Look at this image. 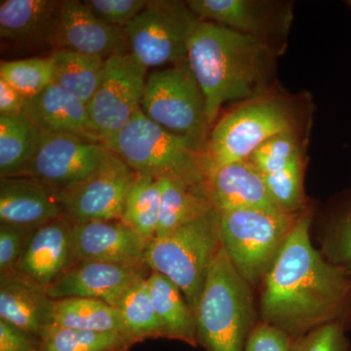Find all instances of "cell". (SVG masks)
<instances>
[{"instance_id": "1", "label": "cell", "mask_w": 351, "mask_h": 351, "mask_svg": "<svg viewBox=\"0 0 351 351\" xmlns=\"http://www.w3.org/2000/svg\"><path fill=\"white\" fill-rule=\"evenodd\" d=\"M311 225V214L306 209L258 286L261 322L293 341L343 321L351 307V274L314 248Z\"/></svg>"}, {"instance_id": "2", "label": "cell", "mask_w": 351, "mask_h": 351, "mask_svg": "<svg viewBox=\"0 0 351 351\" xmlns=\"http://www.w3.org/2000/svg\"><path fill=\"white\" fill-rule=\"evenodd\" d=\"M272 62L267 39L199 21L189 38L188 63L206 98L210 125L226 101L261 96Z\"/></svg>"}, {"instance_id": "3", "label": "cell", "mask_w": 351, "mask_h": 351, "mask_svg": "<svg viewBox=\"0 0 351 351\" xmlns=\"http://www.w3.org/2000/svg\"><path fill=\"white\" fill-rule=\"evenodd\" d=\"M252 289L221 246L195 309L198 345L206 351H245L258 324Z\"/></svg>"}, {"instance_id": "4", "label": "cell", "mask_w": 351, "mask_h": 351, "mask_svg": "<svg viewBox=\"0 0 351 351\" xmlns=\"http://www.w3.org/2000/svg\"><path fill=\"white\" fill-rule=\"evenodd\" d=\"M104 144L138 175L205 186L204 145L166 130L147 119L141 108L122 130Z\"/></svg>"}, {"instance_id": "5", "label": "cell", "mask_w": 351, "mask_h": 351, "mask_svg": "<svg viewBox=\"0 0 351 351\" xmlns=\"http://www.w3.org/2000/svg\"><path fill=\"white\" fill-rule=\"evenodd\" d=\"M219 223V212L215 208L169 234L154 237L145 250L147 267L177 285L193 314L208 270L221 246Z\"/></svg>"}, {"instance_id": "6", "label": "cell", "mask_w": 351, "mask_h": 351, "mask_svg": "<svg viewBox=\"0 0 351 351\" xmlns=\"http://www.w3.org/2000/svg\"><path fill=\"white\" fill-rule=\"evenodd\" d=\"M300 214H288L276 208H248L219 212L221 245L240 276L258 287Z\"/></svg>"}, {"instance_id": "7", "label": "cell", "mask_w": 351, "mask_h": 351, "mask_svg": "<svg viewBox=\"0 0 351 351\" xmlns=\"http://www.w3.org/2000/svg\"><path fill=\"white\" fill-rule=\"evenodd\" d=\"M295 113L277 97L260 96L225 115L210 133L202 154L205 175L248 159L265 141L295 132Z\"/></svg>"}, {"instance_id": "8", "label": "cell", "mask_w": 351, "mask_h": 351, "mask_svg": "<svg viewBox=\"0 0 351 351\" xmlns=\"http://www.w3.org/2000/svg\"><path fill=\"white\" fill-rule=\"evenodd\" d=\"M141 110L166 130L206 145L211 126L206 98L188 62L147 76Z\"/></svg>"}, {"instance_id": "9", "label": "cell", "mask_w": 351, "mask_h": 351, "mask_svg": "<svg viewBox=\"0 0 351 351\" xmlns=\"http://www.w3.org/2000/svg\"><path fill=\"white\" fill-rule=\"evenodd\" d=\"M199 21L186 2L149 0L125 27L129 52L147 69L186 63L189 38Z\"/></svg>"}, {"instance_id": "10", "label": "cell", "mask_w": 351, "mask_h": 351, "mask_svg": "<svg viewBox=\"0 0 351 351\" xmlns=\"http://www.w3.org/2000/svg\"><path fill=\"white\" fill-rule=\"evenodd\" d=\"M147 71L130 52L106 60L100 86L87 105L101 142L122 130L141 108Z\"/></svg>"}, {"instance_id": "11", "label": "cell", "mask_w": 351, "mask_h": 351, "mask_svg": "<svg viewBox=\"0 0 351 351\" xmlns=\"http://www.w3.org/2000/svg\"><path fill=\"white\" fill-rule=\"evenodd\" d=\"M137 173L110 152L94 172L58 193L64 214L75 223L121 221L124 205Z\"/></svg>"}, {"instance_id": "12", "label": "cell", "mask_w": 351, "mask_h": 351, "mask_svg": "<svg viewBox=\"0 0 351 351\" xmlns=\"http://www.w3.org/2000/svg\"><path fill=\"white\" fill-rule=\"evenodd\" d=\"M104 143L41 131L40 144L25 176L59 193L84 180L110 154Z\"/></svg>"}, {"instance_id": "13", "label": "cell", "mask_w": 351, "mask_h": 351, "mask_svg": "<svg viewBox=\"0 0 351 351\" xmlns=\"http://www.w3.org/2000/svg\"><path fill=\"white\" fill-rule=\"evenodd\" d=\"M147 265L80 258L46 290L51 300L86 298L117 307L127 291L151 274Z\"/></svg>"}, {"instance_id": "14", "label": "cell", "mask_w": 351, "mask_h": 351, "mask_svg": "<svg viewBox=\"0 0 351 351\" xmlns=\"http://www.w3.org/2000/svg\"><path fill=\"white\" fill-rule=\"evenodd\" d=\"M78 260L75 223L64 215L32 232L17 272L47 288Z\"/></svg>"}, {"instance_id": "15", "label": "cell", "mask_w": 351, "mask_h": 351, "mask_svg": "<svg viewBox=\"0 0 351 351\" xmlns=\"http://www.w3.org/2000/svg\"><path fill=\"white\" fill-rule=\"evenodd\" d=\"M125 29L104 22L83 1H61L54 50L73 51L107 60L128 53Z\"/></svg>"}, {"instance_id": "16", "label": "cell", "mask_w": 351, "mask_h": 351, "mask_svg": "<svg viewBox=\"0 0 351 351\" xmlns=\"http://www.w3.org/2000/svg\"><path fill=\"white\" fill-rule=\"evenodd\" d=\"M191 10L200 20L209 21L233 31L267 39L269 34L285 32L288 11L274 2L257 0H189Z\"/></svg>"}, {"instance_id": "17", "label": "cell", "mask_w": 351, "mask_h": 351, "mask_svg": "<svg viewBox=\"0 0 351 351\" xmlns=\"http://www.w3.org/2000/svg\"><path fill=\"white\" fill-rule=\"evenodd\" d=\"M75 241L80 258L147 265L145 255L149 243L122 221L75 223Z\"/></svg>"}, {"instance_id": "18", "label": "cell", "mask_w": 351, "mask_h": 351, "mask_svg": "<svg viewBox=\"0 0 351 351\" xmlns=\"http://www.w3.org/2000/svg\"><path fill=\"white\" fill-rule=\"evenodd\" d=\"M64 215L58 193L38 180L0 179V223L34 230Z\"/></svg>"}, {"instance_id": "19", "label": "cell", "mask_w": 351, "mask_h": 351, "mask_svg": "<svg viewBox=\"0 0 351 351\" xmlns=\"http://www.w3.org/2000/svg\"><path fill=\"white\" fill-rule=\"evenodd\" d=\"M208 196L219 212L248 208H277L267 193L263 176L248 160L212 170L205 182Z\"/></svg>"}, {"instance_id": "20", "label": "cell", "mask_w": 351, "mask_h": 351, "mask_svg": "<svg viewBox=\"0 0 351 351\" xmlns=\"http://www.w3.org/2000/svg\"><path fill=\"white\" fill-rule=\"evenodd\" d=\"M23 113L41 131L103 143L95 131L87 105L55 83L38 96L27 99Z\"/></svg>"}, {"instance_id": "21", "label": "cell", "mask_w": 351, "mask_h": 351, "mask_svg": "<svg viewBox=\"0 0 351 351\" xmlns=\"http://www.w3.org/2000/svg\"><path fill=\"white\" fill-rule=\"evenodd\" d=\"M53 309L45 286L17 271L0 276V319L39 336L53 324Z\"/></svg>"}, {"instance_id": "22", "label": "cell", "mask_w": 351, "mask_h": 351, "mask_svg": "<svg viewBox=\"0 0 351 351\" xmlns=\"http://www.w3.org/2000/svg\"><path fill=\"white\" fill-rule=\"evenodd\" d=\"M61 1L2 0L0 38L10 43L49 44L54 47Z\"/></svg>"}, {"instance_id": "23", "label": "cell", "mask_w": 351, "mask_h": 351, "mask_svg": "<svg viewBox=\"0 0 351 351\" xmlns=\"http://www.w3.org/2000/svg\"><path fill=\"white\" fill-rule=\"evenodd\" d=\"M147 282L157 317L162 326L164 338L197 346L195 314L181 290L158 272L151 271Z\"/></svg>"}, {"instance_id": "24", "label": "cell", "mask_w": 351, "mask_h": 351, "mask_svg": "<svg viewBox=\"0 0 351 351\" xmlns=\"http://www.w3.org/2000/svg\"><path fill=\"white\" fill-rule=\"evenodd\" d=\"M41 130L22 113L0 117V179L25 176L40 144Z\"/></svg>"}, {"instance_id": "25", "label": "cell", "mask_w": 351, "mask_h": 351, "mask_svg": "<svg viewBox=\"0 0 351 351\" xmlns=\"http://www.w3.org/2000/svg\"><path fill=\"white\" fill-rule=\"evenodd\" d=\"M161 210L156 237H164L215 209L206 186H191L170 179H158Z\"/></svg>"}, {"instance_id": "26", "label": "cell", "mask_w": 351, "mask_h": 351, "mask_svg": "<svg viewBox=\"0 0 351 351\" xmlns=\"http://www.w3.org/2000/svg\"><path fill=\"white\" fill-rule=\"evenodd\" d=\"M54 83L88 105L100 86L106 60L73 51L53 50Z\"/></svg>"}, {"instance_id": "27", "label": "cell", "mask_w": 351, "mask_h": 351, "mask_svg": "<svg viewBox=\"0 0 351 351\" xmlns=\"http://www.w3.org/2000/svg\"><path fill=\"white\" fill-rule=\"evenodd\" d=\"M53 324L85 331L119 332L129 338L119 311L99 300L86 298L54 300Z\"/></svg>"}, {"instance_id": "28", "label": "cell", "mask_w": 351, "mask_h": 351, "mask_svg": "<svg viewBox=\"0 0 351 351\" xmlns=\"http://www.w3.org/2000/svg\"><path fill=\"white\" fill-rule=\"evenodd\" d=\"M160 210L158 180L138 175L127 195L121 221L149 243L156 237Z\"/></svg>"}, {"instance_id": "29", "label": "cell", "mask_w": 351, "mask_h": 351, "mask_svg": "<svg viewBox=\"0 0 351 351\" xmlns=\"http://www.w3.org/2000/svg\"><path fill=\"white\" fill-rule=\"evenodd\" d=\"M38 337L43 351H128L135 343L119 332L85 331L54 324L44 328Z\"/></svg>"}, {"instance_id": "30", "label": "cell", "mask_w": 351, "mask_h": 351, "mask_svg": "<svg viewBox=\"0 0 351 351\" xmlns=\"http://www.w3.org/2000/svg\"><path fill=\"white\" fill-rule=\"evenodd\" d=\"M115 308L119 311L127 336L134 343L145 339L164 338L162 326L149 295L147 278L132 286Z\"/></svg>"}, {"instance_id": "31", "label": "cell", "mask_w": 351, "mask_h": 351, "mask_svg": "<svg viewBox=\"0 0 351 351\" xmlns=\"http://www.w3.org/2000/svg\"><path fill=\"white\" fill-rule=\"evenodd\" d=\"M0 77L20 92L25 99L34 98L54 83L52 60L47 58L2 61Z\"/></svg>"}, {"instance_id": "32", "label": "cell", "mask_w": 351, "mask_h": 351, "mask_svg": "<svg viewBox=\"0 0 351 351\" xmlns=\"http://www.w3.org/2000/svg\"><path fill=\"white\" fill-rule=\"evenodd\" d=\"M304 169L302 158L285 169L263 176L270 199L277 209L288 214H299L306 210Z\"/></svg>"}, {"instance_id": "33", "label": "cell", "mask_w": 351, "mask_h": 351, "mask_svg": "<svg viewBox=\"0 0 351 351\" xmlns=\"http://www.w3.org/2000/svg\"><path fill=\"white\" fill-rule=\"evenodd\" d=\"M302 158L301 147L295 132L279 134L265 141L248 160L263 176L285 169Z\"/></svg>"}, {"instance_id": "34", "label": "cell", "mask_w": 351, "mask_h": 351, "mask_svg": "<svg viewBox=\"0 0 351 351\" xmlns=\"http://www.w3.org/2000/svg\"><path fill=\"white\" fill-rule=\"evenodd\" d=\"M322 254L351 274V201L330 221L323 239Z\"/></svg>"}, {"instance_id": "35", "label": "cell", "mask_w": 351, "mask_h": 351, "mask_svg": "<svg viewBox=\"0 0 351 351\" xmlns=\"http://www.w3.org/2000/svg\"><path fill=\"white\" fill-rule=\"evenodd\" d=\"M290 351H350L343 321L328 323L294 339Z\"/></svg>"}, {"instance_id": "36", "label": "cell", "mask_w": 351, "mask_h": 351, "mask_svg": "<svg viewBox=\"0 0 351 351\" xmlns=\"http://www.w3.org/2000/svg\"><path fill=\"white\" fill-rule=\"evenodd\" d=\"M34 230L0 223V276L17 271L25 245Z\"/></svg>"}, {"instance_id": "37", "label": "cell", "mask_w": 351, "mask_h": 351, "mask_svg": "<svg viewBox=\"0 0 351 351\" xmlns=\"http://www.w3.org/2000/svg\"><path fill=\"white\" fill-rule=\"evenodd\" d=\"M101 21L125 29L147 6V0H86L83 1Z\"/></svg>"}, {"instance_id": "38", "label": "cell", "mask_w": 351, "mask_h": 351, "mask_svg": "<svg viewBox=\"0 0 351 351\" xmlns=\"http://www.w3.org/2000/svg\"><path fill=\"white\" fill-rule=\"evenodd\" d=\"M292 343L286 332L260 321L251 332L245 351H290Z\"/></svg>"}, {"instance_id": "39", "label": "cell", "mask_w": 351, "mask_h": 351, "mask_svg": "<svg viewBox=\"0 0 351 351\" xmlns=\"http://www.w3.org/2000/svg\"><path fill=\"white\" fill-rule=\"evenodd\" d=\"M0 351H43L38 336L0 319Z\"/></svg>"}, {"instance_id": "40", "label": "cell", "mask_w": 351, "mask_h": 351, "mask_svg": "<svg viewBox=\"0 0 351 351\" xmlns=\"http://www.w3.org/2000/svg\"><path fill=\"white\" fill-rule=\"evenodd\" d=\"M27 99L0 77V117H18L24 112Z\"/></svg>"}, {"instance_id": "41", "label": "cell", "mask_w": 351, "mask_h": 351, "mask_svg": "<svg viewBox=\"0 0 351 351\" xmlns=\"http://www.w3.org/2000/svg\"><path fill=\"white\" fill-rule=\"evenodd\" d=\"M348 5H350V7L351 8V0H350V1H348Z\"/></svg>"}]
</instances>
